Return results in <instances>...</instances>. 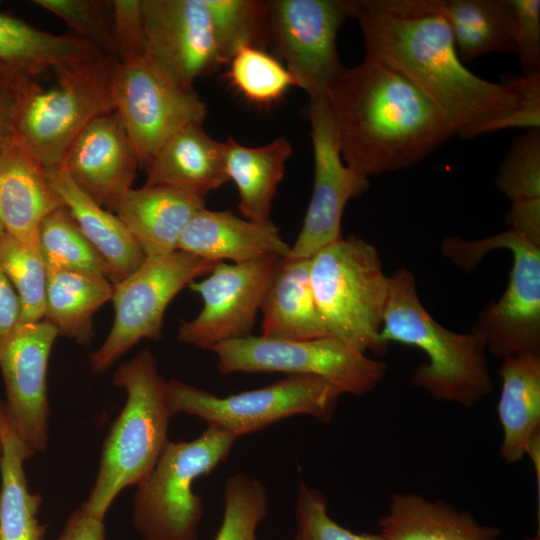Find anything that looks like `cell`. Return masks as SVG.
I'll return each mask as SVG.
<instances>
[{"instance_id":"7","label":"cell","mask_w":540,"mask_h":540,"mask_svg":"<svg viewBox=\"0 0 540 540\" xmlns=\"http://www.w3.org/2000/svg\"><path fill=\"white\" fill-rule=\"evenodd\" d=\"M237 439L208 426L191 441L169 440L133 497L132 523L142 540H199L204 508L193 483L225 462Z\"/></svg>"},{"instance_id":"28","label":"cell","mask_w":540,"mask_h":540,"mask_svg":"<svg viewBox=\"0 0 540 540\" xmlns=\"http://www.w3.org/2000/svg\"><path fill=\"white\" fill-rule=\"evenodd\" d=\"M225 144V170L239 194V210L252 221H268L285 163L292 154L287 138L278 137L260 147L242 145L229 136Z\"/></svg>"},{"instance_id":"17","label":"cell","mask_w":540,"mask_h":540,"mask_svg":"<svg viewBox=\"0 0 540 540\" xmlns=\"http://www.w3.org/2000/svg\"><path fill=\"white\" fill-rule=\"evenodd\" d=\"M146 57L184 87L227 62L205 0H142Z\"/></svg>"},{"instance_id":"48","label":"cell","mask_w":540,"mask_h":540,"mask_svg":"<svg viewBox=\"0 0 540 540\" xmlns=\"http://www.w3.org/2000/svg\"><path fill=\"white\" fill-rule=\"evenodd\" d=\"M5 233H6L5 228L3 224L0 222V245H1V242L3 240Z\"/></svg>"},{"instance_id":"5","label":"cell","mask_w":540,"mask_h":540,"mask_svg":"<svg viewBox=\"0 0 540 540\" xmlns=\"http://www.w3.org/2000/svg\"><path fill=\"white\" fill-rule=\"evenodd\" d=\"M119 60L99 55L56 70L57 82H33L16 94L14 142L44 168L61 164L80 133L115 112L114 75Z\"/></svg>"},{"instance_id":"10","label":"cell","mask_w":540,"mask_h":540,"mask_svg":"<svg viewBox=\"0 0 540 540\" xmlns=\"http://www.w3.org/2000/svg\"><path fill=\"white\" fill-rule=\"evenodd\" d=\"M222 374L283 372L319 377L341 394L365 395L376 388L387 364L333 336L308 340H280L248 336L211 349Z\"/></svg>"},{"instance_id":"24","label":"cell","mask_w":540,"mask_h":540,"mask_svg":"<svg viewBox=\"0 0 540 540\" xmlns=\"http://www.w3.org/2000/svg\"><path fill=\"white\" fill-rule=\"evenodd\" d=\"M45 172L79 229L102 258L110 282L116 284L138 269L146 256L122 221L84 193L62 167Z\"/></svg>"},{"instance_id":"19","label":"cell","mask_w":540,"mask_h":540,"mask_svg":"<svg viewBox=\"0 0 540 540\" xmlns=\"http://www.w3.org/2000/svg\"><path fill=\"white\" fill-rule=\"evenodd\" d=\"M177 250L210 261L230 260L239 264L267 256L284 258L290 246L270 220L252 221L231 211L203 207L185 227Z\"/></svg>"},{"instance_id":"50","label":"cell","mask_w":540,"mask_h":540,"mask_svg":"<svg viewBox=\"0 0 540 540\" xmlns=\"http://www.w3.org/2000/svg\"><path fill=\"white\" fill-rule=\"evenodd\" d=\"M1 457H2V445H1V440H0V464H1Z\"/></svg>"},{"instance_id":"41","label":"cell","mask_w":540,"mask_h":540,"mask_svg":"<svg viewBox=\"0 0 540 540\" xmlns=\"http://www.w3.org/2000/svg\"><path fill=\"white\" fill-rule=\"evenodd\" d=\"M512 10V40L522 70L540 72V0H509Z\"/></svg>"},{"instance_id":"40","label":"cell","mask_w":540,"mask_h":540,"mask_svg":"<svg viewBox=\"0 0 540 540\" xmlns=\"http://www.w3.org/2000/svg\"><path fill=\"white\" fill-rule=\"evenodd\" d=\"M111 34L119 61L146 56V32L142 0H113Z\"/></svg>"},{"instance_id":"34","label":"cell","mask_w":540,"mask_h":540,"mask_svg":"<svg viewBox=\"0 0 540 540\" xmlns=\"http://www.w3.org/2000/svg\"><path fill=\"white\" fill-rule=\"evenodd\" d=\"M38 243L47 270L82 271L107 277L102 258L65 206L44 218L39 227Z\"/></svg>"},{"instance_id":"43","label":"cell","mask_w":540,"mask_h":540,"mask_svg":"<svg viewBox=\"0 0 540 540\" xmlns=\"http://www.w3.org/2000/svg\"><path fill=\"white\" fill-rule=\"evenodd\" d=\"M505 222L510 229L540 245V200L511 204Z\"/></svg>"},{"instance_id":"46","label":"cell","mask_w":540,"mask_h":540,"mask_svg":"<svg viewBox=\"0 0 540 540\" xmlns=\"http://www.w3.org/2000/svg\"><path fill=\"white\" fill-rule=\"evenodd\" d=\"M16 91L0 78V148L14 143Z\"/></svg>"},{"instance_id":"12","label":"cell","mask_w":540,"mask_h":540,"mask_svg":"<svg viewBox=\"0 0 540 540\" xmlns=\"http://www.w3.org/2000/svg\"><path fill=\"white\" fill-rule=\"evenodd\" d=\"M113 94L115 112L143 169L174 133L203 124L208 112L194 88L180 85L146 56L118 62Z\"/></svg>"},{"instance_id":"30","label":"cell","mask_w":540,"mask_h":540,"mask_svg":"<svg viewBox=\"0 0 540 540\" xmlns=\"http://www.w3.org/2000/svg\"><path fill=\"white\" fill-rule=\"evenodd\" d=\"M0 540H43L46 526L38 521L39 493L28 486L24 461L32 455L19 441L0 409Z\"/></svg>"},{"instance_id":"23","label":"cell","mask_w":540,"mask_h":540,"mask_svg":"<svg viewBox=\"0 0 540 540\" xmlns=\"http://www.w3.org/2000/svg\"><path fill=\"white\" fill-rule=\"evenodd\" d=\"M144 169V186H168L202 199L229 181L224 141L209 136L203 124H190L174 133Z\"/></svg>"},{"instance_id":"44","label":"cell","mask_w":540,"mask_h":540,"mask_svg":"<svg viewBox=\"0 0 540 540\" xmlns=\"http://www.w3.org/2000/svg\"><path fill=\"white\" fill-rule=\"evenodd\" d=\"M103 520L89 514L81 505L69 516L56 540H104Z\"/></svg>"},{"instance_id":"37","label":"cell","mask_w":540,"mask_h":540,"mask_svg":"<svg viewBox=\"0 0 540 540\" xmlns=\"http://www.w3.org/2000/svg\"><path fill=\"white\" fill-rule=\"evenodd\" d=\"M495 183L511 204L540 200V128L512 139Z\"/></svg>"},{"instance_id":"42","label":"cell","mask_w":540,"mask_h":540,"mask_svg":"<svg viewBox=\"0 0 540 540\" xmlns=\"http://www.w3.org/2000/svg\"><path fill=\"white\" fill-rule=\"evenodd\" d=\"M503 75L519 90L522 104L518 110L494 123L490 133L510 128H540V72Z\"/></svg>"},{"instance_id":"47","label":"cell","mask_w":540,"mask_h":540,"mask_svg":"<svg viewBox=\"0 0 540 540\" xmlns=\"http://www.w3.org/2000/svg\"><path fill=\"white\" fill-rule=\"evenodd\" d=\"M529 456L533 462L537 480L540 479V429L535 431L527 441L525 446V456Z\"/></svg>"},{"instance_id":"25","label":"cell","mask_w":540,"mask_h":540,"mask_svg":"<svg viewBox=\"0 0 540 540\" xmlns=\"http://www.w3.org/2000/svg\"><path fill=\"white\" fill-rule=\"evenodd\" d=\"M260 311L263 337L296 341L330 336L313 296L310 258L279 259Z\"/></svg>"},{"instance_id":"45","label":"cell","mask_w":540,"mask_h":540,"mask_svg":"<svg viewBox=\"0 0 540 540\" xmlns=\"http://www.w3.org/2000/svg\"><path fill=\"white\" fill-rule=\"evenodd\" d=\"M20 304L15 290L0 271V342L18 325Z\"/></svg>"},{"instance_id":"32","label":"cell","mask_w":540,"mask_h":540,"mask_svg":"<svg viewBox=\"0 0 540 540\" xmlns=\"http://www.w3.org/2000/svg\"><path fill=\"white\" fill-rule=\"evenodd\" d=\"M228 64V83L245 100L259 107L277 103L291 87H298L290 71L266 50L240 47Z\"/></svg>"},{"instance_id":"16","label":"cell","mask_w":540,"mask_h":540,"mask_svg":"<svg viewBox=\"0 0 540 540\" xmlns=\"http://www.w3.org/2000/svg\"><path fill=\"white\" fill-rule=\"evenodd\" d=\"M59 335L45 319L20 323L0 342V371L5 385L6 421L33 456L45 451L49 438L47 367Z\"/></svg>"},{"instance_id":"4","label":"cell","mask_w":540,"mask_h":540,"mask_svg":"<svg viewBox=\"0 0 540 540\" xmlns=\"http://www.w3.org/2000/svg\"><path fill=\"white\" fill-rule=\"evenodd\" d=\"M113 383L126 391L127 400L110 426L95 483L81 504L101 520L123 489L137 486L153 469L169 442L172 417L167 381L149 349L120 364Z\"/></svg>"},{"instance_id":"20","label":"cell","mask_w":540,"mask_h":540,"mask_svg":"<svg viewBox=\"0 0 540 540\" xmlns=\"http://www.w3.org/2000/svg\"><path fill=\"white\" fill-rule=\"evenodd\" d=\"M99 55L97 48L73 34H52L0 11V78L16 93L49 69L56 71Z\"/></svg>"},{"instance_id":"1","label":"cell","mask_w":540,"mask_h":540,"mask_svg":"<svg viewBox=\"0 0 540 540\" xmlns=\"http://www.w3.org/2000/svg\"><path fill=\"white\" fill-rule=\"evenodd\" d=\"M365 56L396 72L438 110L461 139L490 133L519 109L522 96L504 75L485 80L459 58L437 0H353Z\"/></svg>"},{"instance_id":"6","label":"cell","mask_w":540,"mask_h":540,"mask_svg":"<svg viewBox=\"0 0 540 540\" xmlns=\"http://www.w3.org/2000/svg\"><path fill=\"white\" fill-rule=\"evenodd\" d=\"M310 283L330 336L364 353H386L380 334L389 276L372 244L348 236L322 248L310 258Z\"/></svg>"},{"instance_id":"13","label":"cell","mask_w":540,"mask_h":540,"mask_svg":"<svg viewBox=\"0 0 540 540\" xmlns=\"http://www.w3.org/2000/svg\"><path fill=\"white\" fill-rule=\"evenodd\" d=\"M269 45L308 96L327 93L345 68L338 31L353 0H267Z\"/></svg>"},{"instance_id":"49","label":"cell","mask_w":540,"mask_h":540,"mask_svg":"<svg viewBox=\"0 0 540 540\" xmlns=\"http://www.w3.org/2000/svg\"><path fill=\"white\" fill-rule=\"evenodd\" d=\"M524 540H540L539 533L537 535L533 536V537H528V538H526Z\"/></svg>"},{"instance_id":"11","label":"cell","mask_w":540,"mask_h":540,"mask_svg":"<svg viewBox=\"0 0 540 540\" xmlns=\"http://www.w3.org/2000/svg\"><path fill=\"white\" fill-rule=\"evenodd\" d=\"M218 263L176 250L146 257L132 274L113 284L114 321L103 344L89 356L91 370L105 372L142 339L160 340L172 299Z\"/></svg>"},{"instance_id":"38","label":"cell","mask_w":540,"mask_h":540,"mask_svg":"<svg viewBox=\"0 0 540 540\" xmlns=\"http://www.w3.org/2000/svg\"><path fill=\"white\" fill-rule=\"evenodd\" d=\"M41 8L61 18L73 35L88 42L102 54L118 59L111 25L103 11V2L95 0H35Z\"/></svg>"},{"instance_id":"51","label":"cell","mask_w":540,"mask_h":540,"mask_svg":"<svg viewBox=\"0 0 540 540\" xmlns=\"http://www.w3.org/2000/svg\"><path fill=\"white\" fill-rule=\"evenodd\" d=\"M1 407H2V402L0 401V409H1Z\"/></svg>"},{"instance_id":"15","label":"cell","mask_w":540,"mask_h":540,"mask_svg":"<svg viewBox=\"0 0 540 540\" xmlns=\"http://www.w3.org/2000/svg\"><path fill=\"white\" fill-rule=\"evenodd\" d=\"M279 257L267 256L245 263L219 262L207 277L192 281L203 306L192 320L182 321L178 341L211 350L252 335L258 311Z\"/></svg>"},{"instance_id":"9","label":"cell","mask_w":540,"mask_h":540,"mask_svg":"<svg viewBox=\"0 0 540 540\" xmlns=\"http://www.w3.org/2000/svg\"><path fill=\"white\" fill-rule=\"evenodd\" d=\"M172 416L186 413L237 438L295 415L329 423L341 393L312 375H288L265 387L226 397L177 380L167 381Z\"/></svg>"},{"instance_id":"8","label":"cell","mask_w":540,"mask_h":540,"mask_svg":"<svg viewBox=\"0 0 540 540\" xmlns=\"http://www.w3.org/2000/svg\"><path fill=\"white\" fill-rule=\"evenodd\" d=\"M499 248L512 255L508 284L497 301L479 311L472 331L496 358L540 354V245L510 228L474 241L449 236L441 245L443 255L464 271L474 270L485 254Z\"/></svg>"},{"instance_id":"3","label":"cell","mask_w":540,"mask_h":540,"mask_svg":"<svg viewBox=\"0 0 540 540\" xmlns=\"http://www.w3.org/2000/svg\"><path fill=\"white\" fill-rule=\"evenodd\" d=\"M380 337L388 346L400 343L426 354L428 361L414 369L411 383L435 400L471 407L493 391L483 337L439 324L421 303L415 276L407 268L389 276Z\"/></svg>"},{"instance_id":"14","label":"cell","mask_w":540,"mask_h":540,"mask_svg":"<svg viewBox=\"0 0 540 540\" xmlns=\"http://www.w3.org/2000/svg\"><path fill=\"white\" fill-rule=\"evenodd\" d=\"M304 115L310 124L314 152V183L302 228L287 258H311L341 239V220L347 202L370 187L343 161L336 127L325 94L309 97Z\"/></svg>"},{"instance_id":"36","label":"cell","mask_w":540,"mask_h":540,"mask_svg":"<svg viewBox=\"0 0 540 540\" xmlns=\"http://www.w3.org/2000/svg\"><path fill=\"white\" fill-rule=\"evenodd\" d=\"M224 514L214 540H256L268 512L265 485L243 473L228 477L223 492Z\"/></svg>"},{"instance_id":"35","label":"cell","mask_w":540,"mask_h":540,"mask_svg":"<svg viewBox=\"0 0 540 540\" xmlns=\"http://www.w3.org/2000/svg\"><path fill=\"white\" fill-rule=\"evenodd\" d=\"M220 52L228 63L243 46L265 50L269 45L266 1L205 0Z\"/></svg>"},{"instance_id":"26","label":"cell","mask_w":540,"mask_h":540,"mask_svg":"<svg viewBox=\"0 0 540 540\" xmlns=\"http://www.w3.org/2000/svg\"><path fill=\"white\" fill-rule=\"evenodd\" d=\"M384 540H498L500 530L480 524L468 511L415 493L390 495L388 511L379 519Z\"/></svg>"},{"instance_id":"39","label":"cell","mask_w":540,"mask_h":540,"mask_svg":"<svg viewBox=\"0 0 540 540\" xmlns=\"http://www.w3.org/2000/svg\"><path fill=\"white\" fill-rule=\"evenodd\" d=\"M295 516L294 540H384L378 533H354L335 522L328 513L327 501L317 489L300 482Z\"/></svg>"},{"instance_id":"27","label":"cell","mask_w":540,"mask_h":540,"mask_svg":"<svg viewBox=\"0 0 540 540\" xmlns=\"http://www.w3.org/2000/svg\"><path fill=\"white\" fill-rule=\"evenodd\" d=\"M497 414L502 427L500 457L521 461L530 436L540 429V354L522 353L502 360Z\"/></svg>"},{"instance_id":"22","label":"cell","mask_w":540,"mask_h":540,"mask_svg":"<svg viewBox=\"0 0 540 540\" xmlns=\"http://www.w3.org/2000/svg\"><path fill=\"white\" fill-rule=\"evenodd\" d=\"M64 206L39 162L15 142L0 148V222L8 234L39 245L42 221Z\"/></svg>"},{"instance_id":"18","label":"cell","mask_w":540,"mask_h":540,"mask_svg":"<svg viewBox=\"0 0 540 540\" xmlns=\"http://www.w3.org/2000/svg\"><path fill=\"white\" fill-rule=\"evenodd\" d=\"M59 166L84 193L108 208L132 188L140 167L116 112L94 119L72 143Z\"/></svg>"},{"instance_id":"31","label":"cell","mask_w":540,"mask_h":540,"mask_svg":"<svg viewBox=\"0 0 540 540\" xmlns=\"http://www.w3.org/2000/svg\"><path fill=\"white\" fill-rule=\"evenodd\" d=\"M461 61L515 53L509 0H437Z\"/></svg>"},{"instance_id":"2","label":"cell","mask_w":540,"mask_h":540,"mask_svg":"<svg viewBox=\"0 0 540 540\" xmlns=\"http://www.w3.org/2000/svg\"><path fill=\"white\" fill-rule=\"evenodd\" d=\"M326 96L341 157L366 179L415 166L455 136L412 84L366 56L344 68Z\"/></svg>"},{"instance_id":"33","label":"cell","mask_w":540,"mask_h":540,"mask_svg":"<svg viewBox=\"0 0 540 540\" xmlns=\"http://www.w3.org/2000/svg\"><path fill=\"white\" fill-rule=\"evenodd\" d=\"M0 271L18 297V324L42 320L45 312L47 269L39 245L25 244L6 232L0 245Z\"/></svg>"},{"instance_id":"21","label":"cell","mask_w":540,"mask_h":540,"mask_svg":"<svg viewBox=\"0 0 540 540\" xmlns=\"http://www.w3.org/2000/svg\"><path fill=\"white\" fill-rule=\"evenodd\" d=\"M205 199L168 186L131 188L112 206L146 257L177 250L178 241Z\"/></svg>"},{"instance_id":"29","label":"cell","mask_w":540,"mask_h":540,"mask_svg":"<svg viewBox=\"0 0 540 540\" xmlns=\"http://www.w3.org/2000/svg\"><path fill=\"white\" fill-rule=\"evenodd\" d=\"M113 283L103 275L47 270L44 317L59 335L88 345L94 338L93 315L111 300Z\"/></svg>"}]
</instances>
